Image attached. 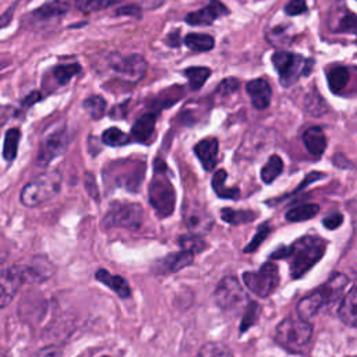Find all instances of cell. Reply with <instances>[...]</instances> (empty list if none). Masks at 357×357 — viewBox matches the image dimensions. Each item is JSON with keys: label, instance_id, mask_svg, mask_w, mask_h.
I'll use <instances>...</instances> for the list:
<instances>
[{"label": "cell", "instance_id": "6da1fadb", "mask_svg": "<svg viewBox=\"0 0 357 357\" xmlns=\"http://www.w3.org/2000/svg\"><path fill=\"white\" fill-rule=\"evenodd\" d=\"M326 241L317 236H304L290 247H282L272 254V258H287L293 279L307 273L324 255Z\"/></svg>", "mask_w": 357, "mask_h": 357}, {"label": "cell", "instance_id": "7a4b0ae2", "mask_svg": "<svg viewBox=\"0 0 357 357\" xmlns=\"http://www.w3.org/2000/svg\"><path fill=\"white\" fill-rule=\"evenodd\" d=\"M312 337L311 324L298 317V318H284L276 328L275 339L276 342L289 351L303 353L310 344Z\"/></svg>", "mask_w": 357, "mask_h": 357}, {"label": "cell", "instance_id": "3957f363", "mask_svg": "<svg viewBox=\"0 0 357 357\" xmlns=\"http://www.w3.org/2000/svg\"><path fill=\"white\" fill-rule=\"evenodd\" d=\"M149 202L160 218L170 216L176 206V191L162 163L155 169L149 184Z\"/></svg>", "mask_w": 357, "mask_h": 357}, {"label": "cell", "instance_id": "277c9868", "mask_svg": "<svg viewBox=\"0 0 357 357\" xmlns=\"http://www.w3.org/2000/svg\"><path fill=\"white\" fill-rule=\"evenodd\" d=\"M61 176L56 172L43 173L29 181L21 191V202L25 206H38L59 194Z\"/></svg>", "mask_w": 357, "mask_h": 357}, {"label": "cell", "instance_id": "5b68a950", "mask_svg": "<svg viewBox=\"0 0 357 357\" xmlns=\"http://www.w3.org/2000/svg\"><path fill=\"white\" fill-rule=\"evenodd\" d=\"M272 63L284 86L293 85L300 77L308 75L312 68V60L290 52H275Z\"/></svg>", "mask_w": 357, "mask_h": 357}, {"label": "cell", "instance_id": "8992f818", "mask_svg": "<svg viewBox=\"0 0 357 357\" xmlns=\"http://www.w3.org/2000/svg\"><path fill=\"white\" fill-rule=\"evenodd\" d=\"M243 280L255 296L266 297L279 284L278 266L273 262H265L258 271L244 272Z\"/></svg>", "mask_w": 357, "mask_h": 357}, {"label": "cell", "instance_id": "52a82bcc", "mask_svg": "<svg viewBox=\"0 0 357 357\" xmlns=\"http://www.w3.org/2000/svg\"><path fill=\"white\" fill-rule=\"evenodd\" d=\"M109 66L119 78L127 82H138L146 71V60L141 54H112Z\"/></svg>", "mask_w": 357, "mask_h": 357}, {"label": "cell", "instance_id": "ba28073f", "mask_svg": "<svg viewBox=\"0 0 357 357\" xmlns=\"http://www.w3.org/2000/svg\"><path fill=\"white\" fill-rule=\"evenodd\" d=\"M215 303L225 311L238 308L247 301L245 293L240 282L234 276H225L215 289Z\"/></svg>", "mask_w": 357, "mask_h": 357}, {"label": "cell", "instance_id": "9c48e42d", "mask_svg": "<svg viewBox=\"0 0 357 357\" xmlns=\"http://www.w3.org/2000/svg\"><path fill=\"white\" fill-rule=\"evenodd\" d=\"M144 212L138 204L113 205L105 216L103 225L109 227L137 229L142 225Z\"/></svg>", "mask_w": 357, "mask_h": 357}, {"label": "cell", "instance_id": "30bf717a", "mask_svg": "<svg viewBox=\"0 0 357 357\" xmlns=\"http://www.w3.org/2000/svg\"><path fill=\"white\" fill-rule=\"evenodd\" d=\"M183 220L190 233L192 234H205L209 231V229L213 225V220L211 215L206 212V209L198 204L191 201L190 204L185 202L183 206Z\"/></svg>", "mask_w": 357, "mask_h": 357}, {"label": "cell", "instance_id": "8fae6325", "mask_svg": "<svg viewBox=\"0 0 357 357\" xmlns=\"http://www.w3.org/2000/svg\"><path fill=\"white\" fill-rule=\"evenodd\" d=\"M66 142H67V137H66L64 127L56 128L52 132H49L40 144V149L38 155L39 165H47L54 156H57L64 149Z\"/></svg>", "mask_w": 357, "mask_h": 357}, {"label": "cell", "instance_id": "7c38bea8", "mask_svg": "<svg viewBox=\"0 0 357 357\" xmlns=\"http://www.w3.org/2000/svg\"><path fill=\"white\" fill-rule=\"evenodd\" d=\"M229 14V10L219 0H211L205 7L185 15V22L190 25H209L222 15Z\"/></svg>", "mask_w": 357, "mask_h": 357}, {"label": "cell", "instance_id": "4fadbf2b", "mask_svg": "<svg viewBox=\"0 0 357 357\" xmlns=\"http://www.w3.org/2000/svg\"><path fill=\"white\" fill-rule=\"evenodd\" d=\"M24 269L10 266L1 272V307L6 308L7 304L13 300L14 294L22 284Z\"/></svg>", "mask_w": 357, "mask_h": 357}, {"label": "cell", "instance_id": "5bb4252c", "mask_svg": "<svg viewBox=\"0 0 357 357\" xmlns=\"http://www.w3.org/2000/svg\"><path fill=\"white\" fill-rule=\"evenodd\" d=\"M325 304H328V294L324 289V286H321L319 289L314 290L312 293H310L308 296L303 297L298 304H297V314L298 317L304 318V319H310L312 318Z\"/></svg>", "mask_w": 357, "mask_h": 357}, {"label": "cell", "instance_id": "9a60e30c", "mask_svg": "<svg viewBox=\"0 0 357 357\" xmlns=\"http://www.w3.org/2000/svg\"><path fill=\"white\" fill-rule=\"evenodd\" d=\"M245 89L248 96L251 98L252 106L255 109H266L271 103V98H272V89L271 85L268 84V81L262 79V78H257V79H251L245 84Z\"/></svg>", "mask_w": 357, "mask_h": 357}, {"label": "cell", "instance_id": "2e32d148", "mask_svg": "<svg viewBox=\"0 0 357 357\" xmlns=\"http://www.w3.org/2000/svg\"><path fill=\"white\" fill-rule=\"evenodd\" d=\"M194 152L197 158L199 159L201 165L205 170L215 169L218 163V153H219V142L216 138L209 137L205 139H201L194 146Z\"/></svg>", "mask_w": 357, "mask_h": 357}, {"label": "cell", "instance_id": "e0dca14e", "mask_svg": "<svg viewBox=\"0 0 357 357\" xmlns=\"http://www.w3.org/2000/svg\"><path fill=\"white\" fill-rule=\"evenodd\" d=\"M303 142L307 148V151L315 156L319 158L324 151L326 149V137L319 127H310L303 134Z\"/></svg>", "mask_w": 357, "mask_h": 357}, {"label": "cell", "instance_id": "ac0fdd59", "mask_svg": "<svg viewBox=\"0 0 357 357\" xmlns=\"http://www.w3.org/2000/svg\"><path fill=\"white\" fill-rule=\"evenodd\" d=\"M95 278L102 282L103 284H106L109 289H112L119 297L121 298H127L131 294V289L127 283V280L119 275H112L109 273L106 269H99L95 273Z\"/></svg>", "mask_w": 357, "mask_h": 357}, {"label": "cell", "instance_id": "d6986e66", "mask_svg": "<svg viewBox=\"0 0 357 357\" xmlns=\"http://www.w3.org/2000/svg\"><path fill=\"white\" fill-rule=\"evenodd\" d=\"M339 317L344 324L357 328V287L343 297L339 305Z\"/></svg>", "mask_w": 357, "mask_h": 357}, {"label": "cell", "instance_id": "ffe728a7", "mask_svg": "<svg viewBox=\"0 0 357 357\" xmlns=\"http://www.w3.org/2000/svg\"><path fill=\"white\" fill-rule=\"evenodd\" d=\"M155 123H156V116L155 113H146L142 114L132 126L131 128V135L135 141L138 142H145L149 139V137L153 134L155 130Z\"/></svg>", "mask_w": 357, "mask_h": 357}, {"label": "cell", "instance_id": "44dd1931", "mask_svg": "<svg viewBox=\"0 0 357 357\" xmlns=\"http://www.w3.org/2000/svg\"><path fill=\"white\" fill-rule=\"evenodd\" d=\"M53 268L50 262L45 258H35L32 264L24 269V276L31 280H45L52 276Z\"/></svg>", "mask_w": 357, "mask_h": 357}, {"label": "cell", "instance_id": "7402d4cb", "mask_svg": "<svg viewBox=\"0 0 357 357\" xmlns=\"http://www.w3.org/2000/svg\"><path fill=\"white\" fill-rule=\"evenodd\" d=\"M184 43L192 52H208L215 46V39L208 33L191 32L184 38Z\"/></svg>", "mask_w": 357, "mask_h": 357}, {"label": "cell", "instance_id": "603a6c76", "mask_svg": "<svg viewBox=\"0 0 357 357\" xmlns=\"http://www.w3.org/2000/svg\"><path fill=\"white\" fill-rule=\"evenodd\" d=\"M227 174L225 170H218L212 177V187L213 191L220 198H238L240 191L237 187H227L226 184Z\"/></svg>", "mask_w": 357, "mask_h": 357}, {"label": "cell", "instance_id": "cb8c5ba5", "mask_svg": "<svg viewBox=\"0 0 357 357\" xmlns=\"http://www.w3.org/2000/svg\"><path fill=\"white\" fill-rule=\"evenodd\" d=\"M349 70L343 66H335L328 71V85L333 93H339L349 82Z\"/></svg>", "mask_w": 357, "mask_h": 357}, {"label": "cell", "instance_id": "d4e9b609", "mask_svg": "<svg viewBox=\"0 0 357 357\" xmlns=\"http://www.w3.org/2000/svg\"><path fill=\"white\" fill-rule=\"evenodd\" d=\"M347 284H349V279L346 275L335 273L333 276H331V279L322 284L328 294V303H333L336 298H339Z\"/></svg>", "mask_w": 357, "mask_h": 357}, {"label": "cell", "instance_id": "484cf974", "mask_svg": "<svg viewBox=\"0 0 357 357\" xmlns=\"http://www.w3.org/2000/svg\"><path fill=\"white\" fill-rule=\"evenodd\" d=\"M319 212V206L317 204H301L290 208L286 212V219L290 222H303L314 218Z\"/></svg>", "mask_w": 357, "mask_h": 357}, {"label": "cell", "instance_id": "4316f807", "mask_svg": "<svg viewBox=\"0 0 357 357\" xmlns=\"http://www.w3.org/2000/svg\"><path fill=\"white\" fill-rule=\"evenodd\" d=\"M283 170V160L279 155H272L261 169V178L264 183L271 184Z\"/></svg>", "mask_w": 357, "mask_h": 357}, {"label": "cell", "instance_id": "83f0119b", "mask_svg": "<svg viewBox=\"0 0 357 357\" xmlns=\"http://www.w3.org/2000/svg\"><path fill=\"white\" fill-rule=\"evenodd\" d=\"M184 75L188 79L191 89H199L211 75L208 67H188L184 70Z\"/></svg>", "mask_w": 357, "mask_h": 357}, {"label": "cell", "instance_id": "f1b7e54d", "mask_svg": "<svg viewBox=\"0 0 357 357\" xmlns=\"http://www.w3.org/2000/svg\"><path fill=\"white\" fill-rule=\"evenodd\" d=\"M20 130L18 128H10L6 132L4 137V146H3V156L7 162L14 160L18 149V142H20Z\"/></svg>", "mask_w": 357, "mask_h": 357}, {"label": "cell", "instance_id": "f546056e", "mask_svg": "<svg viewBox=\"0 0 357 357\" xmlns=\"http://www.w3.org/2000/svg\"><path fill=\"white\" fill-rule=\"evenodd\" d=\"M195 357H233V353L220 342H209L199 349Z\"/></svg>", "mask_w": 357, "mask_h": 357}, {"label": "cell", "instance_id": "4dcf8cb0", "mask_svg": "<svg viewBox=\"0 0 357 357\" xmlns=\"http://www.w3.org/2000/svg\"><path fill=\"white\" fill-rule=\"evenodd\" d=\"M220 216L225 222L230 225H241L245 222H251L255 218V213L252 211H234L230 208H225L220 211Z\"/></svg>", "mask_w": 357, "mask_h": 357}, {"label": "cell", "instance_id": "1f68e13d", "mask_svg": "<svg viewBox=\"0 0 357 357\" xmlns=\"http://www.w3.org/2000/svg\"><path fill=\"white\" fill-rule=\"evenodd\" d=\"M79 71H81V66L78 63L56 66L53 68V78L57 85H66L71 79V77H74Z\"/></svg>", "mask_w": 357, "mask_h": 357}, {"label": "cell", "instance_id": "d6a6232c", "mask_svg": "<svg viewBox=\"0 0 357 357\" xmlns=\"http://www.w3.org/2000/svg\"><path fill=\"white\" fill-rule=\"evenodd\" d=\"M84 109L92 119H100L106 112V100L99 95H92L84 100Z\"/></svg>", "mask_w": 357, "mask_h": 357}, {"label": "cell", "instance_id": "836d02e7", "mask_svg": "<svg viewBox=\"0 0 357 357\" xmlns=\"http://www.w3.org/2000/svg\"><path fill=\"white\" fill-rule=\"evenodd\" d=\"M192 259H194V252L183 250L178 254H174V255H170L169 258H166L165 265H166L167 271L174 272V271H178V269L190 265L192 262Z\"/></svg>", "mask_w": 357, "mask_h": 357}, {"label": "cell", "instance_id": "e575fe53", "mask_svg": "<svg viewBox=\"0 0 357 357\" xmlns=\"http://www.w3.org/2000/svg\"><path fill=\"white\" fill-rule=\"evenodd\" d=\"M102 141L109 146H120L130 141V137L117 127H110L103 131Z\"/></svg>", "mask_w": 357, "mask_h": 357}, {"label": "cell", "instance_id": "d590c367", "mask_svg": "<svg viewBox=\"0 0 357 357\" xmlns=\"http://www.w3.org/2000/svg\"><path fill=\"white\" fill-rule=\"evenodd\" d=\"M119 0H75V6L82 13H95L110 7Z\"/></svg>", "mask_w": 357, "mask_h": 357}, {"label": "cell", "instance_id": "8d00e7d4", "mask_svg": "<svg viewBox=\"0 0 357 357\" xmlns=\"http://www.w3.org/2000/svg\"><path fill=\"white\" fill-rule=\"evenodd\" d=\"M178 241H180V245L183 250L191 251L194 254L202 251L206 247V244L202 241V238L198 234H192V233L187 234V236H181Z\"/></svg>", "mask_w": 357, "mask_h": 357}, {"label": "cell", "instance_id": "74e56055", "mask_svg": "<svg viewBox=\"0 0 357 357\" xmlns=\"http://www.w3.org/2000/svg\"><path fill=\"white\" fill-rule=\"evenodd\" d=\"M67 7L66 4H63L60 0H56V1H52L43 7H40L39 10L35 11L36 15H39L40 18H52V17H57L63 13H66Z\"/></svg>", "mask_w": 357, "mask_h": 357}, {"label": "cell", "instance_id": "f35d334b", "mask_svg": "<svg viewBox=\"0 0 357 357\" xmlns=\"http://www.w3.org/2000/svg\"><path fill=\"white\" fill-rule=\"evenodd\" d=\"M259 305L258 304H255V303H248V307H247V311H245V314H244V318H243V321H241V326H240V329H241V332H244V331H247L258 318V312H259Z\"/></svg>", "mask_w": 357, "mask_h": 357}, {"label": "cell", "instance_id": "ab89813d", "mask_svg": "<svg viewBox=\"0 0 357 357\" xmlns=\"http://www.w3.org/2000/svg\"><path fill=\"white\" fill-rule=\"evenodd\" d=\"M337 31L357 35V15L353 13H346L339 21Z\"/></svg>", "mask_w": 357, "mask_h": 357}, {"label": "cell", "instance_id": "60d3db41", "mask_svg": "<svg viewBox=\"0 0 357 357\" xmlns=\"http://www.w3.org/2000/svg\"><path fill=\"white\" fill-rule=\"evenodd\" d=\"M271 231L269 229V225L268 223H264L258 227L255 236L252 237V240L250 241V244L244 248V252H252L255 248H258L261 245V243L264 241V238L268 236V233Z\"/></svg>", "mask_w": 357, "mask_h": 357}, {"label": "cell", "instance_id": "b9f144b4", "mask_svg": "<svg viewBox=\"0 0 357 357\" xmlns=\"http://www.w3.org/2000/svg\"><path fill=\"white\" fill-rule=\"evenodd\" d=\"M307 11V4L305 0H290L284 6V13L287 15H300Z\"/></svg>", "mask_w": 357, "mask_h": 357}, {"label": "cell", "instance_id": "7bdbcfd3", "mask_svg": "<svg viewBox=\"0 0 357 357\" xmlns=\"http://www.w3.org/2000/svg\"><path fill=\"white\" fill-rule=\"evenodd\" d=\"M307 109H308V112L311 113V114H314V116H322L325 112H326V105H325V102L322 100V98H319V96H317L315 99H312V100H307Z\"/></svg>", "mask_w": 357, "mask_h": 357}, {"label": "cell", "instance_id": "ee69618b", "mask_svg": "<svg viewBox=\"0 0 357 357\" xmlns=\"http://www.w3.org/2000/svg\"><path fill=\"white\" fill-rule=\"evenodd\" d=\"M238 85H240L238 79L230 77V78H226L223 82L219 84L216 92H218L219 95H229V93H233L234 91H237Z\"/></svg>", "mask_w": 357, "mask_h": 357}, {"label": "cell", "instance_id": "f6af8a7d", "mask_svg": "<svg viewBox=\"0 0 357 357\" xmlns=\"http://www.w3.org/2000/svg\"><path fill=\"white\" fill-rule=\"evenodd\" d=\"M324 226L329 230H335L337 229L342 223H343V215L342 213H332L329 216H326L324 220H322Z\"/></svg>", "mask_w": 357, "mask_h": 357}, {"label": "cell", "instance_id": "bcb514c9", "mask_svg": "<svg viewBox=\"0 0 357 357\" xmlns=\"http://www.w3.org/2000/svg\"><path fill=\"white\" fill-rule=\"evenodd\" d=\"M60 356H61V353H60V350H59L57 347H54V346H47V347L42 349V350L38 353L36 357H60Z\"/></svg>", "mask_w": 357, "mask_h": 357}, {"label": "cell", "instance_id": "7dc6e473", "mask_svg": "<svg viewBox=\"0 0 357 357\" xmlns=\"http://www.w3.org/2000/svg\"><path fill=\"white\" fill-rule=\"evenodd\" d=\"M139 8L135 7V6H127V7H121L117 10V15H121V14H130V15H134L135 13H138Z\"/></svg>", "mask_w": 357, "mask_h": 357}, {"label": "cell", "instance_id": "c3c4849f", "mask_svg": "<svg viewBox=\"0 0 357 357\" xmlns=\"http://www.w3.org/2000/svg\"><path fill=\"white\" fill-rule=\"evenodd\" d=\"M36 99H39V93H36V92L33 93V92H32V93H31L28 98H25V99H24V100H25V102H24V105L29 106V105L35 103V102H36Z\"/></svg>", "mask_w": 357, "mask_h": 357}, {"label": "cell", "instance_id": "681fc988", "mask_svg": "<svg viewBox=\"0 0 357 357\" xmlns=\"http://www.w3.org/2000/svg\"><path fill=\"white\" fill-rule=\"evenodd\" d=\"M103 357H109V356H103Z\"/></svg>", "mask_w": 357, "mask_h": 357}]
</instances>
